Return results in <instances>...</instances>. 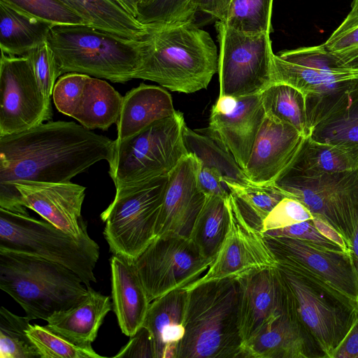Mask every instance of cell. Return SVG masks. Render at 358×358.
<instances>
[{"mask_svg": "<svg viewBox=\"0 0 358 358\" xmlns=\"http://www.w3.org/2000/svg\"><path fill=\"white\" fill-rule=\"evenodd\" d=\"M115 146V140L73 122L48 121L0 136V208L28 215L14 182H71L95 163L109 162Z\"/></svg>", "mask_w": 358, "mask_h": 358, "instance_id": "6da1fadb", "label": "cell"}, {"mask_svg": "<svg viewBox=\"0 0 358 358\" xmlns=\"http://www.w3.org/2000/svg\"><path fill=\"white\" fill-rule=\"evenodd\" d=\"M148 27L134 78L185 94L206 89L218 67L217 49L209 33L194 22Z\"/></svg>", "mask_w": 358, "mask_h": 358, "instance_id": "7a4b0ae2", "label": "cell"}, {"mask_svg": "<svg viewBox=\"0 0 358 358\" xmlns=\"http://www.w3.org/2000/svg\"><path fill=\"white\" fill-rule=\"evenodd\" d=\"M239 292L238 280L228 278L187 289L185 334L176 358H243Z\"/></svg>", "mask_w": 358, "mask_h": 358, "instance_id": "3957f363", "label": "cell"}, {"mask_svg": "<svg viewBox=\"0 0 358 358\" xmlns=\"http://www.w3.org/2000/svg\"><path fill=\"white\" fill-rule=\"evenodd\" d=\"M47 41L61 75L76 72L124 83L134 79L145 46L88 24H54Z\"/></svg>", "mask_w": 358, "mask_h": 358, "instance_id": "277c9868", "label": "cell"}, {"mask_svg": "<svg viewBox=\"0 0 358 358\" xmlns=\"http://www.w3.org/2000/svg\"><path fill=\"white\" fill-rule=\"evenodd\" d=\"M287 313L332 356L358 318V301L307 269L278 264Z\"/></svg>", "mask_w": 358, "mask_h": 358, "instance_id": "5b68a950", "label": "cell"}, {"mask_svg": "<svg viewBox=\"0 0 358 358\" xmlns=\"http://www.w3.org/2000/svg\"><path fill=\"white\" fill-rule=\"evenodd\" d=\"M0 289L31 320L46 321L87 294L81 279L69 268L43 258L0 248Z\"/></svg>", "mask_w": 358, "mask_h": 358, "instance_id": "8992f818", "label": "cell"}, {"mask_svg": "<svg viewBox=\"0 0 358 358\" xmlns=\"http://www.w3.org/2000/svg\"><path fill=\"white\" fill-rule=\"evenodd\" d=\"M0 248L35 255L75 273L86 287L96 282L100 255L88 234L76 238L46 220L0 208Z\"/></svg>", "mask_w": 358, "mask_h": 358, "instance_id": "52a82bcc", "label": "cell"}, {"mask_svg": "<svg viewBox=\"0 0 358 358\" xmlns=\"http://www.w3.org/2000/svg\"><path fill=\"white\" fill-rule=\"evenodd\" d=\"M185 125L182 113L177 110L136 134L115 142L108 162L115 189L169 175L188 154L184 141Z\"/></svg>", "mask_w": 358, "mask_h": 358, "instance_id": "ba28073f", "label": "cell"}, {"mask_svg": "<svg viewBox=\"0 0 358 358\" xmlns=\"http://www.w3.org/2000/svg\"><path fill=\"white\" fill-rule=\"evenodd\" d=\"M169 175L116 189L100 215L110 252L134 262L156 238Z\"/></svg>", "mask_w": 358, "mask_h": 358, "instance_id": "9c48e42d", "label": "cell"}, {"mask_svg": "<svg viewBox=\"0 0 358 358\" xmlns=\"http://www.w3.org/2000/svg\"><path fill=\"white\" fill-rule=\"evenodd\" d=\"M219 43V96L259 94L273 84L270 33L248 34L215 22Z\"/></svg>", "mask_w": 358, "mask_h": 358, "instance_id": "30bf717a", "label": "cell"}, {"mask_svg": "<svg viewBox=\"0 0 358 358\" xmlns=\"http://www.w3.org/2000/svg\"><path fill=\"white\" fill-rule=\"evenodd\" d=\"M273 184L341 234L350 250L358 226V168L311 177L280 176Z\"/></svg>", "mask_w": 358, "mask_h": 358, "instance_id": "8fae6325", "label": "cell"}, {"mask_svg": "<svg viewBox=\"0 0 358 358\" xmlns=\"http://www.w3.org/2000/svg\"><path fill=\"white\" fill-rule=\"evenodd\" d=\"M213 261L205 259L189 238L157 236L134 261L150 301L176 289L187 290Z\"/></svg>", "mask_w": 358, "mask_h": 358, "instance_id": "7c38bea8", "label": "cell"}, {"mask_svg": "<svg viewBox=\"0 0 358 358\" xmlns=\"http://www.w3.org/2000/svg\"><path fill=\"white\" fill-rule=\"evenodd\" d=\"M52 117L51 101L40 90L27 56L1 52L0 136L24 131Z\"/></svg>", "mask_w": 358, "mask_h": 358, "instance_id": "4fadbf2b", "label": "cell"}, {"mask_svg": "<svg viewBox=\"0 0 358 358\" xmlns=\"http://www.w3.org/2000/svg\"><path fill=\"white\" fill-rule=\"evenodd\" d=\"M358 83V69H325L273 57V83L289 85L304 96L311 133L320 122L341 108Z\"/></svg>", "mask_w": 358, "mask_h": 358, "instance_id": "5bb4252c", "label": "cell"}, {"mask_svg": "<svg viewBox=\"0 0 358 358\" xmlns=\"http://www.w3.org/2000/svg\"><path fill=\"white\" fill-rule=\"evenodd\" d=\"M227 202L230 218L228 232L206 273L192 286L222 278L239 279L278 267L263 233L244 218L230 194Z\"/></svg>", "mask_w": 358, "mask_h": 358, "instance_id": "9a60e30c", "label": "cell"}, {"mask_svg": "<svg viewBox=\"0 0 358 358\" xmlns=\"http://www.w3.org/2000/svg\"><path fill=\"white\" fill-rule=\"evenodd\" d=\"M264 236L278 264L304 268L358 301V278L350 254L297 238Z\"/></svg>", "mask_w": 358, "mask_h": 358, "instance_id": "2e32d148", "label": "cell"}, {"mask_svg": "<svg viewBox=\"0 0 358 358\" xmlns=\"http://www.w3.org/2000/svg\"><path fill=\"white\" fill-rule=\"evenodd\" d=\"M201 162L193 154L184 156L169 174L155 235L189 238L206 195L197 184Z\"/></svg>", "mask_w": 358, "mask_h": 358, "instance_id": "e0dca14e", "label": "cell"}, {"mask_svg": "<svg viewBox=\"0 0 358 358\" xmlns=\"http://www.w3.org/2000/svg\"><path fill=\"white\" fill-rule=\"evenodd\" d=\"M23 205L64 232L79 238L88 234L81 216L85 187L69 182L17 180Z\"/></svg>", "mask_w": 358, "mask_h": 358, "instance_id": "ac0fdd59", "label": "cell"}, {"mask_svg": "<svg viewBox=\"0 0 358 358\" xmlns=\"http://www.w3.org/2000/svg\"><path fill=\"white\" fill-rule=\"evenodd\" d=\"M306 138L292 125L266 115L243 169L250 182L273 183L292 163Z\"/></svg>", "mask_w": 358, "mask_h": 358, "instance_id": "d6986e66", "label": "cell"}, {"mask_svg": "<svg viewBox=\"0 0 358 358\" xmlns=\"http://www.w3.org/2000/svg\"><path fill=\"white\" fill-rule=\"evenodd\" d=\"M238 280V324L243 346L287 310V296L278 267L263 269Z\"/></svg>", "mask_w": 358, "mask_h": 358, "instance_id": "ffe728a7", "label": "cell"}, {"mask_svg": "<svg viewBox=\"0 0 358 358\" xmlns=\"http://www.w3.org/2000/svg\"><path fill=\"white\" fill-rule=\"evenodd\" d=\"M265 116L260 94L239 97L229 113L212 109L209 126L203 130L219 140L243 170Z\"/></svg>", "mask_w": 358, "mask_h": 358, "instance_id": "44dd1931", "label": "cell"}, {"mask_svg": "<svg viewBox=\"0 0 358 358\" xmlns=\"http://www.w3.org/2000/svg\"><path fill=\"white\" fill-rule=\"evenodd\" d=\"M243 358H327L321 348L287 311L243 346Z\"/></svg>", "mask_w": 358, "mask_h": 358, "instance_id": "7402d4cb", "label": "cell"}, {"mask_svg": "<svg viewBox=\"0 0 358 358\" xmlns=\"http://www.w3.org/2000/svg\"><path fill=\"white\" fill-rule=\"evenodd\" d=\"M113 310L122 332L131 338L143 327L150 304L134 262L110 259Z\"/></svg>", "mask_w": 358, "mask_h": 358, "instance_id": "603a6c76", "label": "cell"}, {"mask_svg": "<svg viewBox=\"0 0 358 358\" xmlns=\"http://www.w3.org/2000/svg\"><path fill=\"white\" fill-rule=\"evenodd\" d=\"M87 288V294L80 302L54 313L46 320L45 327L76 345L90 348L113 303L110 296L91 286Z\"/></svg>", "mask_w": 358, "mask_h": 358, "instance_id": "cb8c5ba5", "label": "cell"}, {"mask_svg": "<svg viewBox=\"0 0 358 358\" xmlns=\"http://www.w3.org/2000/svg\"><path fill=\"white\" fill-rule=\"evenodd\" d=\"M176 111L171 95L164 88L141 83L123 96L115 141L121 142Z\"/></svg>", "mask_w": 358, "mask_h": 358, "instance_id": "d4e9b609", "label": "cell"}, {"mask_svg": "<svg viewBox=\"0 0 358 358\" xmlns=\"http://www.w3.org/2000/svg\"><path fill=\"white\" fill-rule=\"evenodd\" d=\"M187 290H173L150 302L143 327L149 331L155 358H176L185 334L183 317Z\"/></svg>", "mask_w": 358, "mask_h": 358, "instance_id": "484cf974", "label": "cell"}, {"mask_svg": "<svg viewBox=\"0 0 358 358\" xmlns=\"http://www.w3.org/2000/svg\"><path fill=\"white\" fill-rule=\"evenodd\" d=\"M357 168L358 145L320 142L308 136L292 163L280 176L311 177Z\"/></svg>", "mask_w": 358, "mask_h": 358, "instance_id": "4316f807", "label": "cell"}, {"mask_svg": "<svg viewBox=\"0 0 358 358\" xmlns=\"http://www.w3.org/2000/svg\"><path fill=\"white\" fill-rule=\"evenodd\" d=\"M53 25L13 3L0 0V48L5 54H27L47 40Z\"/></svg>", "mask_w": 358, "mask_h": 358, "instance_id": "83f0119b", "label": "cell"}, {"mask_svg": "<svg viewBox=\"0 0 358 358\" xmlns=\"http://www.w3.org/2000/svg\"><path fill=\"white\" fill-rule=\"evenodd\" d=\"M122 101L123 96L108 83L90 76L73 118L88 129L106 131L117 123Z\"/></svg>", "mask_w": 358, "mask_h": 358, "instance_id": "f1b7e54d", "label": "cell"}, {"mask_svg": "<svg viewBox=\"0 0 358 358\" xmlns=\"http://www.w3.org/2000/svg\"><path fill=\"white\" fill-rule=\"evenodd\" d=\"M227 199L206 196L192 227L189 239L205 259H215L228 232L230 218Z\"/></svg>", "mask_w": 358, "mask_h": 358, "instance_id": "f546056e", "label": "cell"}, {"mask_svg": "<svg viewBox=\"0 0 358 358\" xmlns=\"http://www.w3.org/2000/svg\"><path fill=\"white\" fill-rule=\"evenodd\" d=\"M196 131L185 125L184 141L188 153L193 154L201 166L219 171L224 183L248 185L251 182L231 153L215 137L203 129Z\"/></svg>", "mask_w": 358, "mask_h": 358, "instance_id": "4dcf8cb0", "label": "cell"}, {"mask_svg": "<svg viewBox=\"0 0 358 358\" xmlns=\"http://www.w3.org/2000/svg\"><path fill=\"white\" fill-rule=\"evenodd\" d=\"M88 25L120 36L143 40L148 27L122 8L114 0H74Z\"/></svg>", "mask_w": 358, "mask_h": 358, "instance_id": "1f68e13d", "label": "cell"}, {"mask_svg": "<svg viewBox=\"0 0 358 358\" xmlns=\"http://www.w3.org/2000/svg\"><path fill=\"white\" fill-rule=\"evenodd\" d=\"M260 97L266 115L292 125L305 137L310 136L305 99L300 91L287 84L273 83Z\"/></svg>", "mask_w": 358, "mask_h": 358, "instance_id": "d6a6232c", "label": "cell"}, {"mask_svg": "<svg viewBox=\"0 0 358 358\" xmlns=\"http://www.w3.org/2000/svg\"><path fill=\"white\" fill-rule=\"evenodd\" d=\"M225 185L244 218L260 231L265 217L285 197L273 183L241 185L227 182Z\"/></svg>", "mask_w": 358, "mask_h": 358, "instance_id": "836d02e7", "label": "cell"}, {"mask_svg": "<svg viewBox=\"0 0 358 358\" xmlns=\"http://www.w3.org/2000/svg\"><path fill=\"white\" fill-rule=\"evenodd\" d=\"M310 137L320 142L358 145V83L345 105L317 124Z\"/></svg>", "mask_w": 358, "mask_h": 358, "instance_id": "e575fe53", "label": "cell"}, {"mask_svg": "<svg viewBox=\"0 0 358 358\" xmlns=\"http://www.w3.org/2000/svg\"><path fill=\"white\" fill-rule=\"evenodd\" d=\"M31 320L0 308V358H41L27 334Z\"/></svg>", "mask_w": 358, "mask_h": 358, "instance_id": "d590c367", "label": "cell"}, {"mask_svg": "<svg viewBox=\"0 0 358 358\" xmlns=\"http://www.w3.org/2000/svg\"><path fill=\"white\" fill-rule=\"evenodd\" d=\"M273 1L233 0L224 23L230 28L245 34H271Z\"/></svg>", "mask_w": 358, "mask_h": 358, "instance_id": "8d00e7d4", "label": "cell"}, {"mask_svg": "<svg viewBox=\"0 0 358 358\" xmlns=\"http://www.w3.org/2000/svg\"><path fill=\"white\" fill-rule=\"evenodd\" d=\"M27 334L41 358H103L92 348L79 346L45 326L30 324Z\"/></svg>", "mask_w": 358, "mask_h": 358, "instance_id": "74e56055", "label": "cell"}, {"mask_svg": "<svg viewBox=\"0 0 358 358\" xmlns=\"http://www.w3.org/2000/svg\"><path fill=\"white\" fill-rule=\"evenodd\" d=\"M26 55L30 60L40 90L50 99L57 79L62 76L51 46L45 40Z\"/></svg>", "mask_w": 358, "mask_h": 358, "instance_id": "f35d334b", "label": "cell"}, {"mask_svg": "<svg viewBox=\"0 0 358 358\" xmlns=\"http://www.w3.org/2000/svg\"><path fill=\"white\" fill-rule=\"evenodd\" d=\"M89 77L86 74L71 72L63 74L57 80L52 99L60 113L73 117L80 106Z\"/></svg>", "mask_w": 358, "mask_h": 358, "instance_id": "ab89813d", "label": "cell"}, {"mask_svg": "<svg viewBox=\"0 0 358 358\" xmlns=\"http://www.w3.org/2000/svg\"><path fill=\"white\" fill-rule=\"evenodd\" d=\"M54 24H88L80 15L59 0H6Z\"/></svg>", "mask_w": 358, "mask_h": 358, "instance_id": "60d3db41", "label": "cell"}, {"mask_svg": "<svg viewBox=\"0 0 358 358\" xmlns=\"http://www.w3.org/2000/svg\"><path fill=\"white\" fill-rule=\"evenodd\" d=\"M277 55L285 61L305 66L326 69L348 67L327 48L324 43L285 50L278 52Z\"/></svg>", "mask_w": 358, "mask_h": 358, "instance_id": "b9f144b4", "label": "cell"}, {"mask_svg": "<svg viewBox=\"0 0 358 358\" xmlns=\"http://www.w3.org/2000/svg\"><path fill=\"white\" fill-rule=\"evenodd\" d=\"M183 0H148L138 5L136 19L147 27L177 24Z\"/></svg>", "mask_w": 358, "mask_h": 358, "instance_id": "7bdbcfd3", "label": "cell"}, {"mask_svg": "<svg viewBox=\"0 0 358 358\" xmlns=\"http://www.w3.org/2000/svg\"><path fill=\"white\" fill-rule=\"evenodd\" d=\"M313 218L301 202L285 196L268 214L262 223V232L285 227Z\"/></svg>", "mask_w": 358, "mask_h": 358, "instance_id": "ee69618b", "label": "cell"}, {"mask_svg": "<svg viewBox=\"0 0 358 358\" xmlns=\"http://www.w3.org/2000/svg\"><path fill=\"white\" fill-rule=\"evenodd\" d=\"M271 236H285L303 240L315 245L338 252L344 250L323 236L315 227L313 219L263 233Z\"/></svg>", "mask_w": 358, "mask_h": 358, "instance_id": "f6af8a7d", "label": "cell"}, {"mask_svg": "<svg viewBox=\"0 0 358 358\" xmlns=\"http://www.w3.org/2000/svg\"><path fill=\"white\" fill-rule=\"evenodd\" d=\"M324 43L346 66L358 69V25L331 35Z\"/></svg>", "mask_w": 358, "mask_h": 358, "instance_id": "bcb514c9", "label": "cell"}, {"mask_svg": "<svg viewBox=\"0 0 358 358\" xmlns=\"http://www.w3.org/2000/svg\"><path fill=\"white\" fill-rule=\"evenodd\" d=\"M128 357L155 358L152 340L149 331L144 327L131 337L129 342L114 356V357Z\"/></svg>", "mask_w": 358, "mask_h": 358, "instance_id": "7dc6e473", "label": "cell"}, {"mask_svg": "<svg viewBox=\"0 0 358 358\" xmlns=\"http://www.w3.org/2000/svg\"><path fill=\"white\" fill-rule=\"evenodd\" d=\"M197 184L201 192L206 195H217L224 199L229 196L230 191L222 180L221 174L215 169L200 166Z\"/></svg>", "mask_w": 358, "mask_h": 358, "instance_id": "c3c4849f", "label": "cell"}, {"mask_svg": "<svg viewBox=\"0 0 358 358\" xmlns=\"http://www.w3.org/2000/svg\"><path fill=\"white\" fill-rule=\"evenodd\" d=\"M332 358H358V318L334 352Z\"/></svg>", "mask_w": 358, "mask_h": 358, "instance_id": "681fc988", "label": "cell"}, {"mask_svg": "<svg viewBox=\"0 0 358 358\" xmlns=\"http://www.w3.org/2000/svg\"><path fill=\"white\" fill-rule=\"evenodd\" d=\"M233 0H199V10L224 22Z\"/></svg>", "mask_w": 358, "mask_h": 358, "instance_id": "f907efd6", "label": "cell"}, {"mask_svg": "<svg viewBox=\"0 0 358 358\" xmlns=\"http://www.w3.org/2000/svg\"><path fill=\"white\" fill-rule=\"evenodd\" d=\"M313 221L315 227L323 236L338 244L345 252L350 254L348 244L341 234L318 217L313 216Z\"/></svg>", "mask_w": 358, "mask_h": 358, "instance_id": "816d5d0a", "label": "cell"}, {"mask_svg": "<svg viewBox=\"0 0 358 358\" xmlns=\"http://www.w3.org/2000/svg\"><path fill=\"white\" fill-rule=\"evenodd\" d=\"M358 25V0H352L351 8L341 24L331 34L338 35Z\"/></svg>", "mask_w": 358, "mask_h": 358, "instance_id": "f5cc1de1", "label": "cell"}, {"mask_svg": "<svg viewBox=\"0 0 358 358\" xmlns=\"http://www.w3.org/2000/svg\"><path fill=\"white\" fill-rule=\"evenodd\" d=\"M199 0H183L180 17L177 24L194 22L196 13L199 10Z\"/></svg>", "mask_w": 358, "mask_h": 358, "instance_id": "db71d44e", "label": "cell"}, {"mask_svg": "<svg viewBox=\"0 0 358 358\" xmlns=\"http://www.w3.org/2000/svg\"><path fill=\"white\" fill-rule=\"evenodd\" d=\"M238 98L232 96H219L212 109L222 113L227 114L231 112L236 106Z\"/></svg>", "mask_w": 358, "mask_h": 358, "instance_id": "11a10c76", "label": "cell"}, {"mask_svg": "<svg viewBox=\"0 0 358 358\" xmlns=\"http://www.w3.org/2000/svg\"><path fill=\"white\" fill-rule=\"evenodd\" d=\"M350 255L358 278V226L351 241Z\"/></svg>", "mask_w": 358, "mask_h": 358, "instance_id": "9f6ffc18", "label": "cell"}, {"mask_svg": "<svg viewBox=\"0 0 358 358\" xmlns=\"http://www.w3.org/2000/svg\"><path fill=\"white\" fill-rule=\"evenodd\" d=\"M122 8L136 18L138 4L135 0H114Z\"/></svg>", "mask_w": 358, "mask_h": 358, "instance_id": "6f0895ef", "label": "cell"}, {"mask_svg": "<svg viewBox=\"0 0 358 358\" xmlns=\"http://www.w3.org/2000/svg\"><path fill=\"white\" fill-rule=\"evenodd\" d=\"M59 1H62V3H64L68 7H69L71 9H72L73 10H74L75 12H76L77 13H78L83 17L80 7L78 6V5L76 3V2L74 0H59Z\"/></svg>", "mask_w": 358, "mask_h": 358, "instance_id": "680465c9", "label": "cell"}, {"mask_svg": "<svg viewBox=\"0 0 358 358\" xmlns=\"http://www.w3.org/2000/svg\"><path fill=\"white\" fill-rule=\"evenodd\" d=\"M135 1H136L137 4L138 5L139 3L145 2L148 0H135Z\"/></svg>", "mask_w": 358, "mask_h": 358, "instance_id": "91938a15", "label": "cell"}]
</instances>
